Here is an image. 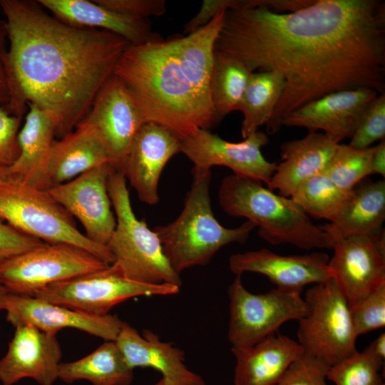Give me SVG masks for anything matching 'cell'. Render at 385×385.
Here are the masks:
<instances>
[{
	"label": "cell",
	"mask_w": 385,
	"mask_h": 385,
	"mask_svg": "<svg viewBox=\"0 0 385 385\" xmlns=\"http://www.w3.org/2000/svg\"><path fill=\"white\" fill-rule=\"evenodd\" d=\"M215 51L252 73L282 74L285 88L266 124L274 134L287 115L329 93H385V3L314 0L284 14L260 6L226 10Z\"/></svg>",
	"instance_id": "6da1fadb"
},
{
	"label": "cell",
	"mask_w": 385,
	"mask_h": 385,
	"mask_svg": "<svg viewBox=\"0 0 385 385\" xmlns=\"http://www.w3.org/2000/svg\"><path fill=\"white\" fill-rule=\"evenodd\" d=\"M9 50L4 67L9 93L4 107L22 118L33 103L44 111L61 138L87 115L123 51V38L67 24L36 1L0 0Z\"/></svg>",
	"instance_id": "7a4b0ae2"
},
{
	"label": "cell",
	"mask_w": 385,
	"mask_h": 385,
	"mask_svg": "<svg viewBox=\"0 0 385 385\" xmlns=\"http://www.w3.org/2000/svg\"><path fill=\"white\" fill-rule=\"evenodd\" d=\"M225 11L185 36L130 45L115 66L113 74L131 90L147 122L167 127L180 140L218 124L210 78Z\"/></svg>",
	"instance_id": "3957f363"
},
{
	"label": "cell",
	"mask_w": 385,
	"mask_h": 385,
	"mask_svg": "<svg viewBox=\"0 0 385 385\" xmlns=\"http://www.w3.org/2000/svg\"><path fill=\"white\" fill-rule=\"evenodd\" d=\"M218 200L227 215L253 222L260 237L272 245L289 244L306 250L332 249L333 239L291 197L274 193L260 181L227 175L221 182Z\"/></svg>",
	"instance_id": "277c9868"
},
{
	"label": "cell",
	"mask_w": 385,
	"mask_h": 385,
	"mask_svg": "<svg viewBox=\"0 0 385 385\" xmlns=\"http://www.w3.org/2000/svg\"><path fill=\"white\" fill-rule=\"evenodd\" d=\"M190 189L179 216L154 228L166 258L179 274L190 267L206 265L227 245L244 244L255 227L249 220L235 228L220 225L211 207V169L193 168Z\"/></svg>",
	"instance_id": "5b68a950"
},
{
	"label": "cell",
	"mask_w": 385,
	"mask_h": 385,
	"mask_svg": "<svg viewBox=\"0 0 385 385\" xmlns=\"http://www.w3.org/2000/svg\"><path fill=\"white\" fill-rule=\"evenodd\" d=\"M108 190L116 226L107 247L123 275L143 284L180 287V276L166 258L157 234L133 212L126 179L121 171L115 169L111 174Z\"/></svg>",
	"instance_id": "8992f818"
},
{
	"label": "cell",
	"mask_w": 385,
	"mask_h": 385,
	"mask_svg": "<svg viewBox=\"0 0 385 385\" xmlns=\"http://www.w3.org/2000/svg\"><path fill=\"white\" fill-rule=\"evenodd\" d=\"M0 219L44 243L75 245L108 264L114 262L108 247L93 242L79 231L73 216L48 190L31 187L11 176L0 181Z\"/></svg>",
	"instance_id": "52a82bcc"
},
{
	"label": "cell",
	"mask_w": 385,
	"mask_h": 385,
	"mask_svg": "<svg viewBox=\"0 0 385 385\" xmlns=\"http://www.w3.org/2000/svg\"><path fill=\"white\" fill-rule=\"evenodd\" d=\"M304 300L297 331L304 353L332 366L357 351L349 302L332 278L309 288Z\"/></svg>",
	"instance_id": "ba28073f"
},
{
	"label": "cell",
	"mask_w": 385,
	"mask_h": 385,
	"mask_svg": "<svg viewBox=\"0 0 385 385\" xmlns=\"http://www.w3.org/2000/svg\"><path fill=\"white\" fill-rule=\"evenodd\" d=\"M109 265L75 245L43 243L1 262L0 282L9 294L35 297L48 285Z\"/></svg>",
	"instance_id": "9c48e42d"
},
{
	"label": "cell",
	"mask_w": 385,
	"mask_h": 385,
	"mask_svg": "<svg viewBox=\"0 0 385 385\" xmlns=\"http://www.w3.org/2000/svg\"><path fill=\"white\" fill-rule=\"evenodd\" d=\"M237 274L229 285L230 320L227 337L231 348L250 347L275 334L286 322L299 320L306 312L302 290L275 288L253 294Z\"/></svg>",
	"instance_id": "30bf717a"
},
{
	"label": "cell",
	"mask_w": 385,
	"mask_h": 385,
	"mask_svg": "<svg viewBox=\"0 0 385 385\" xmlns=\"http://www.w3.org/2000/svg\"><path fill=\"white\" fill-rule=\"evenodd\" d=\"M180 287L147 284L127 279L113 262L106 268L48 285L36 295L41 299L93 316H105L115 305L142 296L176 294Z\"/></svg>",
	"instance_id": "8fae6325"
},
{
	"label": "cell",
	"mask_w": 385,
	"mask_h": 385,
	"mask_svg": "<svg viewBox=\"0 0 385 385\" xmlns=\"http://www.w3.org/2000/svg\"><path fill=\"white\" fill-rule=\"evenodd\" d=\"M117 169L108 163L52 186L51 197L83 225L93 242L107 246L116 226L108 190V178Z\"/></svg>",
	"instance_id": "7c38bea8"
},
{
	"label": "cell",
	"mask_w": 385,
	"mask_h": 385,
	"mask_svg": "<svg viewBox=\"0 0 385 385\" xmlns=\"http://www.w3.org/2000/svg\"><path fill=\"white\" fill-rule=\"evenodd\" d=\"M83 121L98 130L118 170L147 122L131 90L114 74L101 87Z\"/></svg>",
	"instance_id": "4fadbf2b"
},
{
	"label": "cell",
	"mask_w": 385,
	"mask_h": 385,
	"mask_svg": "<svg viewBox=\"0 0 385 385\" xmlns=\"http://www.w3.org/2000/svg\"><path fill=\"white\" fill-rule=\"evenodd\" d=\"M267 135L256 131L239 143L228 142L209 130H200L180 141L181 153L194 164V168L211 169L225 166L233 174L267 185L277 168L267 160L261 148L267 144Z\"/></svg>",
	"instance_id": "5bb4252c"
},
{
	"label": "cell",
	"mask_w": 385,
	"mask_h": 385,
	"mask_svg": "<svg viewBox=\"0 0 385 385\" xmlns=\"http://www.w3.org/2000/svg\"><path fill=\"white\" fill-rule=\"evenodd\" d=\"M329 260L332 279L351 305L385 284L384 232L336 239Z\"/></svg>",
	"instance_id": "9a60e30c"
},
{
	"label": "cell",
	"mask_w": 385,
	"mask_h": 385,
	"mask_svg": "<svg viewBox=\"0 0 385 385\" xmlns=\"http://www.w3.org/2000/svg\"><path fill=\"white\" fill-rule=\"evenodd\" d=\"M3 310L14 327L32 325L51 335L64 328H75L104 341H115L123 322L118 316H93L35 297L7 294Z\"/></svg>",
	"instance_id": "2e32d148"
},
{
	"label": "cell",
	"mask_w": 385,
	"mask_h": 385,
	"mask_svg": "<svg viewBox=\"0 0 385 385\" xmlns=\"http://www.w3.org/2000/svg\"><path fill=\"white\" fill-rule=\"evenodd\" d=\"M180 139L167 127L146 122L136 135L120 168L139 199L150 205L159 202L158 183L165 165L181 152Z\"/></svg>",
	"instance_id": "e0dca14e"
},
{
	"label": "cell",
	"mask_w": 385,
	"mask_h": 385,
	"mask_svg": "<svg viewBox=\"0 0 385 385\" xmlns=\"http://www.w3.org/2000/svg\"><path fill=\"white\" fill-rule=\"evenodd\" d=\"M379 93L357 88L325 95L289 113L282 126H297L309 132L322 130L337 143L351 138L364 113Z\"/></svg>",
	"instance_id": "ac0fdd59"
},
{
	"label": "cell",
	"mask_w": 385,
	"mask_h": 385,
	"mask_svg": "<svg viewBox=\"0 0 385 385\" xmlns=\"http://www.w3.org/2000/svg\"><path fill=\"white\" fill-rule=\"evenodd\" d=\"M6 354L0 359V381L14 385L30 378L39 385H53L62 356L56 335L32 325L15 327Z\"/></svg>",
	"instance_id": "d6986e66"
},
{
	"label": "cell",
	"mask_w": 385,
	"mask_h": 385,
	"mask_svg": "<svg viewBox=\"0 0 385 385\" xmlns=\"http://www.w3.org/2000/svg\"><path fill=\"white\" fill-rule=\"evenodd\" d=\"M329 257L322 252L305 255H281L261 248L232 255L228 261L232 272H255L266 276L277 287L302 290L309 284L332 278Z\"/></svg>",
	"instance_id": "ffe728a7"
},
{
	"label": "cell",
	"mask_w": 385,
	"mask_h": 385,
	"mask_svg": "<svg viewBox=\"0 0 385 385\" xmlns=\"http://www.w3.org/2000/svg\"><path fill=\"white\" fill-rule=\"evenodd\" d=\"M115 343L128 366L152 368L170 385H206L201 376L185 364V354L170 342H165L150 330L138 332L123 322Z\"/></svg>",
	"instance_id": "44dd1931"
},
{
	"label": "cell",
	"mask_w": 385,
	"mask_h": 385,
	"mask_svg": "<svg viewBox=\"0 0 385 385\" xmlns=\"http://www.w3.org/2000/svg\"><path fill=\"white\" fill-rule=\"evenodd\" d=\"M40 5L57 19L75 26L115 34L132 46L163 39L153 32L148 19L129 16L93 1L38 0Z\"/></svg>",
	"instance_id": "7402d4cb"
},
{
	"label": "cell",
	"mask_w": 385,
	"mask_h": 385,
	"mask_svg": "<svg viewBox=\"0 0 385 385\" xmlns=\"http://www.w3.org/2000/svg\"><path fill=\"white\" fill-rule=\"evenodd\" d=\"M24 125L17 141L19 155L9 168L11 177L22 183L41 190L52 187L49 177V161L55 125L51 117L33 103H28Z\"/></svg>",
	"instance_id": "603a6c76"
},
{
	"label": "cell",
	"mask_w": 385,
	"mask_h": 385,
	"mask_svg": "<svg viewBox=\"0 0 385 385\" xmlns=\"http://www.w3.org/2000/svg\"><path fill=\"white\" fill-rule=\"evenodd\" d=\"M338 144L319 132H309L302 138L283 143L282 162L277 165L267 188L290 197L301 183L325 172Z\"/></svg>",
	"instance_id": "cb8c5ba5"
},
{
	"label": "cell",
	"mask_w": 385,
	"mask_h": 385,
	"mask_svg": "<svg viewBox=\"0 0 385 385\" xmlns=\"http://www.w3.org/2000/svg\"><path fill=\"white\" fill-rule=\"evenodd\" d=\"M231 351L236 359L234 385H275L304 353L297 341L279 334Z\"/></svg>",
	"instance_id": "d4e9b609"
},
{
	"label": "cell",
	"mask_w": 385,
	"mask_h": 385,
	"mask_svg": "<svg viewBox=\"0 0 385 385\" xmlns=\"http://www.w3.org/2000/svg\"><path fill=\"white\" fill-rule=\"evenodd\" d=\"M385 181L367 178L358 183L336 218L321 228L334 241L349 236H376L384 232Z\"/></svg>",
	"instance_id": "484cf974"
},
{
	"label": "cell",
	"mask_w": 385,
	"mask_h": 385,
	"mask_svg": "<svg viewBox=\"0 0 385 385\" xmlns=\"http://www.w3.org/2000/svg\"><path fill=\"white\" fill-rule=\"evenodd\" d=\"M108 163L114 164L98 130L82 121L72 132L53 141L49 161L52 186Z\"/></svg>",
	"instance_id": "4316f807"
},
{
	"label": "cell",
	"mask_w": 385,
	"mask_h": 385,
	"mask_svg": "<svg viewBox=\"0 0 385 385\" xmlns=\"http://www.w3.org/2000/svg\"><path fill=\"white\" fill-rule=\"evenodd\" d=\"M58 379L65 383L86 380L92 385H130L133 369L125 361L115 341H105L87 356L61 363Z\"/></svg>",
	"instance_id": "83f0119b"
},
{
	"label": "cell",
	"mask_w": 385,
	"mask_h": 385,
	"mask_svg": "<svg viewBox=\"0 0 385 385\" xmlns=\"http://www.w3.org/2000/svg\"><path fill=\"white\" fill-rule=\"evenodd\" d=\"M284 88L283 76L276 71L250 74L237 109L243 115L241 126L243 138L268 123Z\"/></svg>",
	"instance_id": "f1b7e54d"
},
{
	"label": "cell",
	"mask_w": 385,
	"mask_h": 385,
	"mask_svg": "<svg viewBox=\"0 0 385 385\" xmlns=\"http://www.w3.org/2000/svg\"><path fill=\"white\" fill-rule=\"evenodd\" d=\"M251 73L241 61L215 51L210 93L218 123L225 115L237 111Z\"/></svg>",
	"instance_id": "f546056e"
},
{
	"label": "cell",
	"mask_w": 385,
	"mask_h": 385,
	"mask_svg": "<svg viewBox=\"0 0 385 385\" xmlns=\"http://www.w3.org/2000/svg\"><path fill=\"white\" fill-rule=\"evenodd\" d=\"M349 192L337 187L325 173L301 183L290 197L308 215L332 222Z\"/></svg>",
	"instance_id": "4dcf8cb0"
},
{
	"label": "cell",
	"mask_w": 385,
	"mask_h": 385,
	"mask_svg": "<svg viewBox=\"0 0 385 385\" xmlns=\"http://www.w3.org/2000/svg\"><path fill=\"white\" fill-rule=\"evenodd\" d=\"M373 147L356 148L339 143L325 173L341 190L349 192L362 180L371 175Z\"/></svg>",
	"instance_id": "1f68e13d"
},
{
	"label": "cell",
	"mask_w": 385,
	"mask_h": 385,
	"mask_svg": "<svg viewBox=\"0 0 385 385\" xmlns=\"http://www.w3.org/2000/svg\"><path fill=\"white\" fill-rule=\"evenodd\" d=\"M384 366L364 349L331 366L327 379L335 385H385L380 374Z\"/></svg>",
	"instance_id": "d6a6232c"
},
{
	"label": "cell",
	"mask_w": 385,
	"mask_h": 385,
	"mask_svg": "<svg viewBox=\"0 0 385 385\" xmlns=\"http://www.w3.org/2000/svg\"><path fill=\"white\" fill-rule=\"evenodd\" d=\"M357 337L385 326V284L349 305Z\"/></svg>",
	"instance_id": "836d02e7"
},
{
	"label": "cell",
	"mask_w": 385,
	"mask_h": 385,
	"mask_svg": "<svg viewBox=\"0 0 385 385\" xmlns=\"http://www.w3.org/2000/svg\"><path fill=\"white\" fill-rule=\"evenodd\" d=\"M385 137V93L379 94L364 113L349 145L367 148Z\"/></svg>",
	"instance_id": "e575fe53"
},
{
	"label": "cell",
	"mask_w": 385,
	"mask_h": 385,
	"mask_svg": "<svg viewBox=\"0 0 385 385\" xmlns=\"http://www.w3.org/2000/svg\"><path fill=\"white\" fill-rule=\"evenodd\" d=\"M330 366L324 360L303 353L275 385H327Z\"/></svg>",
	"instance_id": "d590c367"
},
{
	"label": "cell",
	"mask_w": 385,
	"mask_h": 385,
	"mask_svg": "<svg viewBox=\"0 0 385 385\" xmlns=\"http://www.w3.org/2000/svg\"><path fill=\"white\" fill-rule=\"evenodd\" d=\"M21 118L0 107V168H10L19 155L17 137Z\"/></svg>",
	"instance_id": "8d00e7d4"
},
{
	"label": "cell",
	"mask_w": 385,
	"mask_h": 385,
	"mask_svg": "<svg viewBox=\"0 0 385 385\" xmlns=\"http://www.w3.org/2000/svg\"><path fill=\"white\" fill-rule=\"evenodd\" d=\"M98 4L114 11L139 19L160 16L165 14L164 0H94Z\"/></svg>",
	"instance_id": "74e56055"
},
{
	"label": "cell",
	"mask_w": 385,
	"mask_h": 385,
	"mask_svg": "<svg viewBox=\"0 0 385 385\" xmlns=\"http://www.w3.org/2000/svg\"><path fill=\"white\" fill-rule=\"evenodd\" d=\"M43 243L39 240L19 232L0 219V264Z\"/></svg>",
	"instance_id": "f35d334b"
},
{
	"label": "cell",
	"mask_w": 385,
	"mask_h": 385,
	"mask_svg": "<svg viewBox=\"0 0 385 385\" xmlns=\"http://www.w3.org/2000/svg\"><path fill=\"white\" fill-rule=\"evenodd\" d=\"M314 0H257V6L281 14L282 11L294 12L310 5Z\"/></svg>",
	"instance_id": "ab89813d"
},
{
	"label": "cell",
	"mask_w": 385,
	"mask_h": 385,
	"mask_svg": "<svg viewBox=\"0 0 385 385\" xmlns=\"http://www.w3.org/2000/svg\"><path fill=\"white\" fill-rule=\"evenodd\" d=\"M6 36L4 21L0 19V107L6 106L9 100V88L3 62L4 54L6 51L4 48V38Z\"/></svg>",
	"instance_id": "60d3db41"
},
{
	"label": "cell",
	"mask_w": 385,
	"mask_h": 385,
	"mask_svg": "<svg viewBox=\"0 0 385 385\" xmlns=\"http://www.w3.org/2000/svg\"><path fill=\"white\" fill-rule=\"evenodd\" d=\"M371 175L379 174L385 176V140H382L376 146H373L371 159Z\"/></svg>",
	"instance_id": "b9f144b4"
},
{
	"label": "cell",
	"mask_w": 385,
	"mask_h": 385,
	"mask_svg": "<svg viewBox=\"0 0 385 385\" xmlns=\"http://www.w3.org/2000/svg\"><path fill=\"white\" fill-rule=\"evenodd\" d=\"M376 359L384 361H385V334L381 333L376 339H374L369 346L366 347Z\"/></svg>",
	"instance_id": "7bdbcfd3"
},
{
	"label": "cell",
	"mask_w": 385,
	"mask_h": 385,
	"mask_svg": "<svg viewBox=\"0 0 385 385\" xmlns=\"http://www.w3.org/2000/svg\"><path fill=\"white\" fill-rule=\"evenodd\" d=\"M7 294H9V292L0 282V311L3 310L4 300Z\"/></svg>",
	"instance_id": "ee69618b"
},
{
	"label": "cell",
	"mask_w": 385,
	"mask_h": 385,
	"mask_svg": "<svg viewBox=\"0 0 385 385\" xmlns=\"http://www.w3.org/2000/svg\"><path fill=\"white\" fill-rule=\"evenodd\" d=\"M11 173L9 168H0V181L9 178Z\"/></svg>",
	"instance_id": "f6af8a7d"
},
{
	"label": "cell",
	"mask_w": 385,
	"mask_h": 385,
	"mask_svg": "<svg viewBox=\"0 0 385 385\" xmlns=\"http://www.w3.org/2000/svg\"><path fill=\"white\" fill-rule=\"evenodd\" d=\"M152 385H170L165 379L161 378L157 382Z\"/></svg>",
	"instance_id": "bcb514c9"
}]
</instances>
